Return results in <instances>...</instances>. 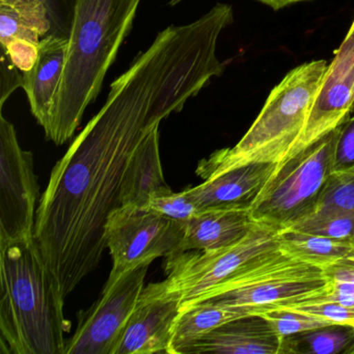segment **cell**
Listing matches in <instances>:
<instances>
[{
  "label": "cell",
  "instance_id": "cell-1",
  "mask_svg": "<svg viewBox=\"0 0 354 354\" xmlns=\"http://www.w3.org/2000/svg\"><path fill=\"white\" fill-rule=\"evenodd\" d=\"M196 93L188 62L169 39L156 37L111 84L104 106L53 167L37 209L35 238L65 299L100 263L105 227L122 206L134 149Z\"/></svg>",
  "mask_w": 354,
  "mask_h": 354
},
{
  "label": "cell",
  "instance_id": "cell-2",
  "mask_svg": "<svg viewBox=\"0 0 354 354\" xmlns=\"http://www.w3.org/2000/svg\"><path fill=\"white\" fill-rule=\"evenodd\" d=\"M140 1L77 0L47 140L61 146L74 136L131 30Z\"/></svg>",
  "mask_w": 354,
  "mask_h": 354
},
{
  "label": "cell",
  "instance_id": "cell-3",
  "mask_svg": "<svg viewBox=\"0 0 354 354\" xmlns=\"http://www.w3.org/2000/svg\"><path fill=\"white\" fill-rule=\"evenodd\" d=\"M0 283L3 353L65 354V298L35 236L0 242Z\"/></svg>",
  "mask_w": 354,
  "mask_h": 354
},
{
  "label": "cell",
  "instance_id": "cell-4",
  "mask_svg": "<svg viewBox=\"0 0 354 354\" xmlns=\"http://www.w3.org/2000/svg\"><path fill=\"white\" fill-rule=\"evenodd\" d=\"M328 64L324 59L292 69L271 91L256 121L233 148L221 149L198 163L204 180L250 163H279L297 142Z\"/></svg>",
  "mask_w": 354,
  "mask_h": 354
},
{
  "label": "cell",
  "instance_id": "cell-5",
  "mask_svg": "<svg viewBox=\"0 0 354 354\" xmlns=\"http://www.w3.org/2000/svg\"><path fill=\"white\" fill-rule=\"evenodd\" d=\"M341 127L277 163L250 209L252 221L281 231L316 210L333 171Z\"/></svg>",
  "mask_w": 354,
  "mask_h": 354
},
{
  "label": "cell",
  "instance_id": "cell-6",
  "mask_svg": "<svg viewBox=\"0 0 354 354\" xmlns=\"http://www.w3.org/2000/svg\"><path fill=\"white\" fill-rule=\"evenodd\" d=\"M279 230L256 223L240 241L214 250H189L167 257V293L181 300V308L201 301L219 286L279 250Z\"/></svg>",
  "mask_w": 354,
  "mask_h": 354
},
{
  "label": "cell",
  "instance_id": "cell-7",
  "mask_svg": "<svg viewBox=\"0 0 354 354\" xmlns=\"http://www.w3.org/2000/svg\"><path fill=\"white\" fill-rule=\"evenodd\" d=\"M184 223L147 207L120 206L109 215L105 227L113 269L104 288L120 277L155 259L175 254L181 245Z\"/></svg>",
  "mask_w": 354,
  "mask_h": 354
},
{
  "label": "cell",
  "instance_id": "cell-8",
  "mask_svg": "<svg viewBox=\"0 0 354 354\" xmlns=\"http://www.w3.org/2000/svg\"><path fill=\"white\" fill-rule=\"evenodd\" d=\"M39 186L34 155L22 150L13 124L0 115V242L35 236Z\"/></svg>",
  "mask_w": 354,
  "mask_h": 354
},
{
  "label": "cell",
  "instance_id": "cell-9",
  "mask_svg": "<svg viewBox=\"0 0 354 354\" xmlns=\"http://www.w3.org/2000/svg\"><path fill=\"white\" fill-rule=\"evenodd\" d=\"M149 266L131 269L111 287L103 288L99 299L78 314L77 329L66 342L65 354H115L144 290Z\"/></svg>",
  "mask_w": 354,
  "mask_h": 354
},
{
  "label": "cell",
  "instance_id": "cell-10",
  "mask_svg": "<svg viewBox=\"0 0 354 354\" xmlns=\"http://www.w3.org/2000/svg\"><path fill=\"white\" fill-rule=\"evenodd\" d=\"M353 107L354 19L327 67L306 126L288 157L308 148L343 125L349 119Z\"/></svg>",
  "mask_w": 354,
  "mask_h": 354
},
{
  "label": "cell",
  "instance_id": "cell-11",
  "mask_svg": "<svg viewBox=\"0 0 354 354\" xmlns=\"http://www.w3.org/2000/svg\"><path fill=\"white\" fill-rule=\"evenodd\" d=\"M181 300L160 283L147 286L130 316L115 354H171Z\"/></svg>",
  "mask_w": 354,
  "mask_h": 354
},
{
  "label": "cell",
  "instance_id": "cell-12",
  "mask_svg": "<svg viewBox=\"0 0 354 354\" xmlns=\"http://www.w3.org/2000/svg\"><path fill=\"white\" fill-rule=\"evenodd\" d=\"M277 167V163H250L205 180L185 192L198 212L208 209L250 211Z\"/></svg>",
  "mask_w": 354,
  "mask_h": 354
},
{
  "label": "cell",
  "instance_id": "cell-13",
  "mask_svg": "<svg viewBox=\"0 0 354 354\" xmlns=\"http://www.w3.org/2000/svg\"><path fill=\"white\" fill-rule=\"evenodd\" d=\"M283 339L262 315L252 314L216 327L181 354H281Z\"/></svg>",
  "mask_w": 354,
  "mask_h": 354
},
{
  "label": "cell",
  "instance_id": "cell-14",
  "mask_svg": "<svg viewBox=\"0 0 354 354\" xmlns=\"http://www.w3.org/2000/svg\"><path fill=\"white\" fill-rule=\"evenodd\" d=\"M183 223V240L176 254L227 248L245 237L256 221L243 209H208Z\"/></svg>",
  "mask_w": 354,
  "mask_h": 354
},
{
  "label": "cell",
  "instance_id": "cell-15",
  "mask_svg": "<svg viewBox=\"0 0 354 354\" xmlns=\"http://www.w3.org/2000/svg\"><path fill=\"white\" fill-rule=\"evenodd\" d=\"M67 48V39H42L36 66L24 74L22 88L28 95L32 115L44 131L48 127L55 95L63 77Z\"/></svg>",
  "mask_w": 354,
  "mask_h": 354
},
{
  "label": "cell",
  "instance_id": "cell-16",
  "mask_svg": "<svg viewBox=\"0 0 354 354\" xmlns=\"http://www.w3.org/2000/svg\"><path fill=\"white\" fill-rule=\"evenodd\" d=\"M159 153V125L138 142L126 165L121 188L123 206L147 207L153 194L169 188Z\"/></svg>",
  "mask_w": 354,
  "mask_h": 354
},
{
  "label": "cell",
  "instance_id": "cell-17",
  "mask_svg": "<svg viewBox=\"0 0 354 354\" xmlns=\"http://www.w3.org/2000/svg\"><path fill=\"white\" fill-rule=\"evenodd\" d=\"M272 310L268 306H221L210 302H198L181 308L171 339V354L181 352L216 327L252 314Z\"/></svg>",
  "mask_w": 354,
  "mask_h": 354
},
{
  "label": "cell",
  "instance_id": "cell-18",
  "mask_svg": "<svg viewBox=\"0 0 354 354\" xmlns=\"http://www.w3.org/2000/svg\"><path fill=\"white\" fill-rule=\"evenodd\" d=\"M279 250L286 256L323 269L354 250V240H337L296 230L279 232Z\"/></svg>",
  "mask_w": 354,
  "mask_h": 354
},
{
  "label": "cell",
  "instance_id": "cell-19",
  "mask_svg": "<svg viewBox=\"0 0 354 354\" xmlns=\"http://www.w3.org/2000/svg\"><path fill=\"white\" fill-rule=\"evenodd\" d=\"M17 10L41 38L69 39L77 0H0Z\"/></svg>",
  "mask_w": 354,
  "mask_h": 354
},
{
  "label": "cell",
  "instance_id": "cell-20",
  "mask_svg": "<svg viewBox=\"0 0 354 354\" xmlns=\"http://www.w3.org/2000/svg\"><path fill=\"white\" fill-rule=\"evenodd\" d=\"M354 354V327L331 324L283 337L281 354Z\"/></svg>",
  "mask_w": 354,
  "mask_h": 354
},
{
  "label": "cell",
  "instance_id": "cell-21",
  "mask_svg": "<svg viewBox=\"0 0 354 354\" xmlns=\"http://www.w3.org/2000/svg\"><path fill=\"white\" fill-rule=\"evenodd\" d=\"M323 273L328 281L327 287L300 298L295 306L331 301L354 308V250L323 268Z\"/></svg>",
  "mask_w": 354,
  "mask_h": 354
},
{
  "label": "cell",
  "instance_id": "cell-22",
  "mask_svg": "<svg viewBox=\"0 0 354 354\" xmlns=\"http://www.w3.org/2000/svg\"><path fill=\"white\" fill-rule=\"evenodd\" d=\"M288 229L333 239L354 240V214L339 211H317Z\"/></svg>",
  "mask_w": 354,
  "mask_h": 354
},
{
  "label": "cell",
  "instance_id": "cell-23",
  "mask_svg": "<svg viewBox=\"0 0 354 354\" xmlns=\"http://www.w3.org/2000/svg\"><path fill=\"white\" fill-rule=\"evenodd\" d=\"M317 211H339L354 214V167L347 171H333L314 212Z\"/></svg>",
  "mask_w": 354,
  "mask_h": 354
},
{
  "label": "cell",
  "instance_id": "cell-24",
  "mask_svg": "<svg viewBox=\"0 0 354 354\" xmlns=\"http://www.w3.org/2000/svg\"><path fill=\"white\" fill-rule=\"evenodd\" d=\"M261 315L270 323L275 333L281 337L321 328L327 325L337 324L294 308H274Z\"/></svg>",
  "mask_w": 354,
  "mask_h": 354
},
{
  "label": "cell",
  "instance_id": "cell-25",
  "mask_svg": "<svg viewBox=\"0 0 354 354\" xmlns=\"http://www.w3.org/2000/svg\"><path fill=\"white\" fill-rule=\"evenodd\" d=\"M147 208L181 223H185L198 213L196 204L185 190L174 192L169 187L153 194Z\"/></svg>",
  "mask_w": 354,
  "mask_h": 354
},
{
  "label": "cell",
  "instance_id": "cell-26",
  "mask_svg": "<svg viewBox=\"0 0 354 354\" xmlns=\"http://www.w3.org/2000/svg\"><path fill=\"white\" fill-rule=\"evenodd\" d=\"M26 39L40 43V34L28 20L11 6L0 3V45H6L13 39Z\"/></svg>",
  "mask_w": 354,
  "mask_h": 354
},
{
  "label": "cell",
  "instance_id": "cell-27",
  "mask_svg": "<svg viewBox=\"0 0 354 354\" xmlns=\"http://www.w3.org/2000/svg\"><path fill=\"white\" fill-rule=\"evenodd\" d=\"M40 43L17 38L10 41L8 44L0 45V47L9 55L14 65L26 74L36 66L40 55Z\"/></svg>",
  "mask_w": 354,
  "mask_h": 354
},
{
  "label": "cell",
  "instance_id": "cell-28",
  "mask_svg": "<svg viewBox=\"0 0 354 354\" xmlns=\"http://www.w3.org/2000/svg\"><path fill=\"white\" fill-rule=\"evenodd\" d=\"M354 167V115L342 125L335 147L333 171H343Z\"/></svg>",
  "mask_w": 354,
  "mask_h": 354
},
{
  "label": "cell",
  "instance_id": "cell-29",
  "mask_svg": "<svg viewBox=\"0 0 354 354\" xmlns=\"http://www.w3.org/2000/svg\"><path fill=\"white\" fill-rule=\"evenodd\" d=\"M24 75L12 62L11 57L3 49L0 55V109L14 91L24 86Z\"/></svg>",
  "mask_w": 354,
  "mask_h": 354
},
{
  "label": "cell",
  "instance_id": "cell-30",
  "mask_svg": "<svg viewBox=\"0 0 354 354\" xmlns=\"http://www.w3.org/2000/svg\"><path fill=\"white\" fill-rule=\"evenodd\" d=\"M294 310L308 313L314 316L321 317L333 323H352L354 321V308H347L337 302H321V304H306L292 306Z\"/></svg>",
  "mask_w": 354,
  "mask_h": 354
},
{
  "label": "cell",
  "instance_id": "cell-31",
  "mask_svg": "<svg viewBox=\"0 0 354 354\" xmlns=\"http://www.w3.org/2000/svg\"><path fill=\"white\" fill-rule=\"evenodd\" d=\"M258 1L268 6L274 11H279V10L283 9L288 6L300 3V1H306V0H258Z\"/></svg>",
  "mask_w": 354,
  "mask_h": 354
},
{
  "label": "cell",
  "instance_id": "cell-32",
  "mask_svg": "<svg viewBox=\"0 0 354 354\" xmlns=\"http://www.w3.org/2000/svg\"><path fill=\"white\" fill-rule=\"evenodd\" d=\"M182 0H171L169 1V6H176L178 5V3H181Z\"/></svg>",
  "mask_w": 354,
  "mask_h": 354
},
{
  "label": "cell",
  "instance_id": "cell-33",
  "mask_svg": "<svg viewBox=\"0 0 354 354\" xmlns=\"http://www.w3.org/2000/svg\"><path fill=\"white\" fill-rule=\"evenodd\" d=\"M350 324H351V325H352V326H353V327H354V321H353V322L350 323Z\"/></svg>",
  "mask_w": 354,
  "mask_h": 354
}]
</instances>
